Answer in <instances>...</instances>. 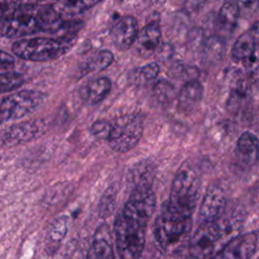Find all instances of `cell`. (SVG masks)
<instances>
[{"label": "cell", "instance_id": "cell-13", "mask_svg": "<svg viewBox=\"0 0 259 259\" xmlns=\"http://www.w3.org/2000/svg\"><path fill=\"white\" fill-rule=\"evenodd\" d=\"M111 81L107 77H100L85 84L81 90V98L89 104L101 102L110 92Z\"/></svg>", "mask_w": 259, "mask_h": 259}, {"label": "cell", "instance_id": "cell-29", "mask_svg": "<svg viewBox=\"0 0 259 259\" xmlns=\"http://www.w3.org/2000/svg\"><path fill=\"white\" fill-rule=\"evenodd\" d=\"M206 0H184L183 1V8L185 12L191 14L198 12L205 4Z\"/></svg>", "mask_w": 259, "mask_h": 259}, {"label": "cell", "instance_id": "cell-28", "mask_svg": "<svg viewBox=\"0 0 259 259\" xmlns=\"http://www.w3.org/2000/svg\"><path fill=\"white\" fill-rule=\"evenodd\" d=\"M15 60L10 54L0 50V72L9 71L13 68Z\"/></svg>", "mask_w": 259, "mask_h": 259}, {"label": "cell", "instance_id": "cell-17", "mask_svg": "<svg viewBox=\"0 0 259 259\" xmlns=\"http://www.w3.org/2000/svg\"><path fill=\"white\" fill-rule=\"evenodd\" d=\"M239 12L240 10L237 3L226 1L218 14V29L223 33H231L237 24Z\"/></svg>", "mask_w": 259, "mask_h": 259}, {"label": "cell", "instance_id": "cell-4", "mask_svg": "<svg viewBox=\"0 0 259 259\" xmlns=\"http://www.w3.org/2000/svg\"><path fill=\"white\" fill-rule=\"evenodd\" d=\"M192 228V217L182 215L163 205L154 227L155 238L164 251H175L186 241Z\"/></svg>", "mask_w": 259, "mask_h": 259}, {"label": "cell", "instance_id": "cell-23", "mask_svg": "<svg viewBox=\"0 0 259 259\" xmlns=\"http://www.w3.org/2000/svg\"><path fill=\"white\" fill-rule=\"evenodd\" d=\"M24 82L22 75L18 73H12L4 71L0 73V92L11 91L19 88Z\"/></svg>", "mask_w": 259, "mask_h": 259}, {"label": "cell", "instance_id": "cell-11", "mask_svg": "<svg viewBox=\"0 0 259 259\" xmlns=\"http://www.w3.org/2000/svg\"><path fill=\"white\" fill-rule=\"evenodd\" d=\"M139 54L145 58L158 52L161 46V29L157 22H152L139 31L136 41Z\"/></svg>", "mask_w": 259, "mask_h": 259}, {"label": "cell", "instance_id": "cell-9", "mask_svg": "<svg viewBox=\"0 0 259 259\" xmlns=\"http://www.w3.org/2000/svg\"><path fill=\"white\" fill-rule=\"evenodd\" d=\"M257 246L258 235L255 232L237 235L227 241V243L213 255V257L227 259H247L255 254Z\"/></svg>", "mask_w": 259, "mask_h": 259}, {"label": "cell", "instance_id": "cell-1", "mask_svg": "<svg viewBox=\"0 0 259 259\" xmlns=\"http://www.w3.org/2000/svg\"><path fill=\"white\" fill-rule=\"evenodd\" d=\"M156 208V195L147 183L138 184L116 215L114 241L120 258L141 257L146 245V230Z\"/></svg>", "mask_w": 259, "mask_h": 259}, {"label": "cell", "instance_id": "cell-14", "mask_svg": "<svg viewBox=\"0 0 259 259\" xmlns=\"http://www.w3.org/2000/svg\"><path fill=\"white\" fill-rule=\"evenodd\" d=\"M202 96H203L202 84L196 79L188 80L181 87L178 93V96H177L178 105L182 110H190L201 101Z\"/></svg>", "mask_w": 259, "mask_h": 259}, {"label": "cell", "instance_id": "cell-7", "mask_svg": "<svg viewBox=\"0 0 259 259\" xmlns=\"http://www.w3.org/2000/svg\"><path fill=\"white\" fill-rule=\"evenodd\" d=\"M39 91L22 90L0 97V124L23 117L34 110L45 99Z\"/></svg>", "mask_w": 259, "mask_h": 259}, {"label": "cell", "instance_id": "cell-31", "mask_svg": "<svg viewBox=\"0 0 259 259\" xmlns=\"http://www.w3.org/2000/svg\"><path fill=\"white\" fill-rule=\"evenodd\" d=\"M249 198L253 207L259 206V180L249 189Z\"/></svg>", "mask_w": 259, "mask_h": 259}, {"label": "cell", "instance_id": "cell-19", "mask_svg": "<svg viewBox=\"0 0 259 259\" xmlns=\"http://www.w3.org/2000/svg\"><path fill=\"white\" fill-rule=\"evenodd\" d=\"M39 126L34 122H26L22 124H16L11 126L6 131L5 135L0 139L1 143H19L23 141H27L35 136L37 132H39Z\"/></svg>", "mask_w": 259, "mask_h": 259}, {"label": "cell", "instance_id": "cell-5", "mask_svg": "<svg viewBox=\"0 0 259 259\" xmlns=\"http://www.w3.org/2000/svg\"><path fill=\"white\" fill-rule=\"evenodd\" d=\"M73 37H28L16 40L12 45L15 56L31 62H47L58 59L69 52Z\"/></svg>", "mask_w": 259, "mask_h": 259}, {"label": "cell", "instance_id": "cell-8", "mask_svg": "<svg viewBox=\"0 0 259 259\" xmlns=\"http://www.w3.org/2000/svg\"><path fill=\"white\" fill-rule=\"evenodd\" d=\"M227 204L228 198L224 188L219 184H210L198 209V225L210 223L219 219L225 212Z\"/></svg>", "mask_w": 259, "mask_h": 259}, {"label": "cell", "instance_id": "cell-20", "mask_svg": "<svg viewBox=\"0 0 259 259\" xmlns=\"http://www.w3.org/2000/svg\"><path fill=\"white\" fill-rule=\"evenodd\" d=\"M226 45L223 37L220 35H212L205 39L202 47L203 60L208 64H218L224 58Z\"/></svg>", "mask_w": 259, "mask_h": 259}, {"label": "cell", "instance_id": "cell-25", "mask_svg": "<svg viewBox=\"0 0 259 259\" xmlns=\"http://www.w3.org/2000/svg\"><path fill=\"white\" fill-rule=\"evenodd\" d=\"M160 73V66L157 62H152L140 68V76L144 81L151 82L155 80Z\"/></svg>", "mask_w": 259, "mask_h": 259}, {"label": "cell", "instance_id": "cell-24", "mask_svg": "<svg viewBox=\"0 0 259 259\" xmlns=\"http://www.w3.org/2000/svg\"><path fill=\"white\" fill-rule=\"evenodd\" d=\"M174 89L175 88L171 83L165 80H161L155 85L154 93L158 101H160L161 103H169L174 97Z\"/></svg>", "mask_w": 259, "mask_h": 259}, {"label": "cell", "instance_id": "cell-34", "mask_svg": "<svg viewBox=\"0 0 259 259\" xmlns=\"http://www.w3.org/2000/svg\"><path fill=\"white\" fill-rule=\"evenodd\" d=\"M40 1H45V0H40Z\"/></svg>", "mask_w": 259, "mask_h": 259}, {"label": "cell", "instance_id": "cell-2", "mask_svg": "<svg viewBox=\"0 0 259 259\" xmlns=\"http://www.w3.org/2000/svg\"><path fill=\"white\" fill-rule=\"evenodd\" d=\"M240 218L232 220L224 215L217 220L199 225L193 236L189 239L188 253L193 258L213 257V255L227 243L228 238L239 227Z\"/></svg>", "mask_w": 259, "mask_h": 259}, {"label": "cell", "instance_id": "cell-12", "mask_svg": "<svg viewBox=\"0 0 259 259\" xmlns=\"http://www.w3.org/2000/svg\"><path fill=\"white\" fill-rule=\"evenodd\" d=\"M237 154L246 165L252 166L259 160V139L250 132L243 133L237 141Z\"/></svg>", "mask_w": 259, "mask_h": 259}, {"label": "cell", "instance_id": "cell-15", "mask_svg": "<svg viewBox=\"0 0 259 259\" xmlns=\"http://www.w3.org/2000/svg\"><path fill=\"white\" fill-rule=\"evenodd\" d=\"M89 257L113 258L110 231L106 225H101L95 232Z\"/></svg>", "mask_w": 259, "mask_h": 259}, {"label": "cell", "instance_id": "cell-22", "mask_svg": "<svg viewBox=\"0 0 259 259\" xmlns=\"http://www.w3.org/2000/svg\"><path fill=\"white\" fill-rule=\"evenodd\" d=\"M40 0H0V20L13 14L23 7H27L36 3H40Z\"/></svg>", "mask_w": 259, "mask_h": 259}, {"label": "cell", "instance_id": "cell-26", "mask_svg": "<svg viewBox=\"0 0 259 259\" xmlns=\"http://www.w3.org/2000/svg\"><path fill=\"white\" fill-rule=\"evenodd\" d=\"M110 130V123L106 120H97L91 126V134L99 139H107Z\"/></svg>", "mask_w": 259, "mask_h": 259}, {"label": "cell", "instance_id": "cell-27", "mask_svg": "<svg viewBox=\"0 0 259 259\" xmlns=\"http://www.w3.org/2000/svg\"><path fill=\"white\" fill-rule=\"evenodd\" d=\"M189 45L191 47V49L196 50L197 48H201L204 45V36H203V32L200 28H195L193 29L190 33H189Z\"/></svg>", "mask_w": 259, "mask_h": 259}, {"label": "cell", "instance_id": "cell-18", "mask_svg": "<svg viewBox=\"0 0 259 259\" xmlns=\"http://www.w3.org/2000/svg\"><path fill=\"white\" fill-rule=\"evenodd\" d=\"M101 0H56L54 9L62 16H74L93 7Z\"/></svg>", "mask_w": 259, "mask_h": 259}, {"label": "cell", "instance_id": "cell-10", "mask_svg": "<svg viewBox=\"0 0 259 259\" xmlns=\"http://www.w3.org/2000/svg\"><path fill=\"white\" fill-rule=\"evenodd\" d=\"M138 33V22L132 16L118 18L110 28L112 42L118 50L130 49L135 44Z\"/></svg>", "mask_w": 259, "mask_h": 259}, {"label": "cell", "instance_id": "cell-21", "mask_svg": "<svg viewBox=\"0 0 259 259\" xmlns=\"http://www.w3.org/2000/svg\"><path fill=\"white\" fill-rule=\"evenodd\" d=\"M113 62V54L110 51L102 50L96 53L85 64V72H99L111 65Z\"/></svg>", "mask_w": 259, "mask_h": 259}, {"label": "cell", "instance_id": "cell-32", "mask_svg": "<svg viewBox=\"0 0 259 259\" xmlns=\"http://www.w3.org/2000/svg\"><path fill=\"white\" fill-rule=\"evenodd\" d=\"M250 33L253 35V37L255 38L256 42H259V20L256 21L252 27L250 28Z\"/></svg>", "mask_w": 259, "mask_h": 259}, {"label": "cell", "instance_id": "cell-3", "mask_svg": "<svg viewBox=\"0 0 259 259\" xmlns=\"http://www.w3.org/2000/svg\"><path fill=\"white\" fill-rule=\"evenodd\" d=\"M200 185L195 168L189 162H184L174 176L169 199L164 205L173 212L192 217L199 198Z\"/></svg>", "mask_w": 259, "mask_h": 259}, {"label": "cell", "instance_id": "cell-6", "mask_svg": "<svg viewBox=\"0 0 259 259\" xmlns=\"http://www.w3.org/2000/svg\"><path fill=\"white\" fill-rule=\"evenodd\" d=\"M143 128V119L138 114L127 113L117 117L110 123L107 137L110 148L118 153L128 152L141 140Z\"/></svg>", "mask_w": 259, "mask_h": 259}, {"label": "cell", "instance_id": "cell-16", "mask_svg": "<svg viewBox=\"0 0 259 259\" xmlns=\"http://www.w3.org/2000/svg\"><path fill=\"white\" fill-rule=\"evenodd\" d=\"M256 40L250 31L242 33L235 41L232 49V57L237 62H246L254 57Z\"/></svg>", "mask_w": 259, "mask_h": 259}, {"label": "cell", "instance_id": "cell-33", "mask_svg": "<svg viewBox=\"0 0 259 259\" xmlns=\"http://www.w3.org/2000/svg\"><path fill=\"white\" fill-rule=\"evenodd\" d=\"M227 2H235V0H226ZM237 1V0H236Z\"/></svg>", "mask_w": 259, "mask_h": 259}, {"label": "cell", "instance_id": "cell-30", "mask_svg": "<svg viewBox=\"0 0 259 259\" xmlns=\"http://www.w3.org/2000/svg\"><path fill=\"white\" fill-rule=\"evenodd\" d=\"M237 5L241 11L252 12L257 9L259 0H237Z\"/></svg>", "mask_w": 259, "mask_h": 259}]
</instances>
